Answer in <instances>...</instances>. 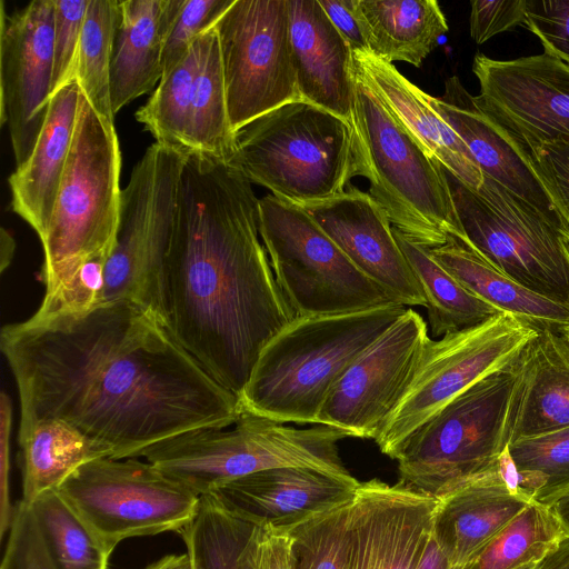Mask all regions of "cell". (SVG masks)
<instances>
[{
  "label": "cell",
  "instance_id": "obj_8",
  "mask_svg": "<svg viewBox=\"0 0 569 569\" xmlns=\"http://www.w3.org/2000/svg\"><path fill=\"white\" fill-rule=\"evenodd\" d=\"M120 169L114 123L101 118L82 93L53 211L40 239L46 293L89 258L111 252L120 214Z\"/></svg>",
  "mask_w": 569,
  "mask_h": 569
},
{
  "label": "cell",
  "instance_id": "obj_38",
  "mask_svg": "<svg viewBox=\"0 0 569 569\" xmlns=\"http://www.w3.org/2000/svg\"><path fill=\"white\" fill-rule=\"evenodd\" d=\"M352 502L317 515L289 531L293 569H348Z\"/></svg>",
  "mask_w": 569,
  "mask_h": 569
},
{
  "label": "cell",
  "instance_id": "obj_25",
  "mask_svg": "<svg viewBox=\"0 0 569 569\" xmlns=\"http://www.w3.org/2000/svg\"><path fill=\"white\" fill-rule=\"evenodd\" d=\"M184 0L119 1L110 67L113 113L162 78V52Z\"/></svg>",
  "mask_w": 569,
  "mask_h": 569
},
{
  "label": "cell",
  "instance_id": "obj_33",
  "mask_svg": "<svg viewBox=\"0 0 569 569\" xmlns=\"http://www.w3.org/2000/svg\"><path fill=\"white\" fill-rule=\"evenodd\" d=\"M119 0H90L87 9L73 80L91 107L110 123L114 113L110 93V67Z\"/></svg>",
  "mask_w": 569,
  "mask_h": 569
},
{
  "label": "cell",
  "instance_id": "obj_13",
  "mask_svg": "<svg viewBox=\"0 0 569 569\" xmlns=\"http://www.w3.org/2000/svg\"><path fill=\"white\" fill-rule=\"evenodd\" d=\"M214 28L234 133L253 119L301 100L288 0H234Z\"/></svg>",
  "mask_w": 569,
  "mask_h": 569
},
{
  "label": "cell",
  "instance_id": "obj_35",
  "mask_svg": "<svg viewBox=\"0 0 569 569\" xmlns=\"http://www.w3.org/2000/svg\"><path fill=\"white\" fill-rule=\"evenodd\" d=\"M54 569H108L110 556L57 490L29 506Z\"/></svg>",
  "mask_w": 569,
  "mask_h": 569
},
{
  "label": "cell",
  "instance_id": "obj_43",
  "mask_svg": "<svg viewBox=\"0 0 569 569\" xmlns=\"http://www.w3.org/2000/svg\"><path fill=\"white\" fill-rule=\"evenodd\" d=\"M0 569H54L29 506L14 505Z\"/></svg>",
  "mask_w": 569,
  "mask_h": 569
},
{
  "label": "cell",
  "instance_id": "obj_15",
  "mask_svg": "<svg viewBox=\"0 0 569 569\" xmlns=\"http://www.w3.org/2000/svg\"><path fill=\"white\" fill-rule=\"evenodd\" d=\"M428 339L423 318L407 308L346 369L317 425L340 429L348 437L375 439L402 398Z\"/></svg>",
  "mask_w": 569,
  "mask_h": 569
},
{
  "label": "cell",
  "instance_id": "obj_37",
  "mask_svg": "<svg viewBox=\"0 0 569 569\" xmlns=\"http://www.w3.org/2000/svg\"><path fill=\"white\" fill-rule=\"evenodd\" d=\"M562 536L549 509L532 501L470 562L459 569H515L538 562Z\"/></svg>",
  "mask_w": 569,
  "mask_h": 569
},
{
  "label": "cell",
  "instance_id": "obj_14",
  "mask_svg": "<svg viewBox=\"0 0 569 569\" xmlns=\"http://www.w3.org/2000/svg\"><path fill=\"white\" fill-rule=\"evenodd\" d=\"M188 156L153 143L121 191L114 244L106 263L103 302L127 299L147 307L168 247Z\"/></svg>",
  "mask_w": 569,
  "mask_h": 569
},
{
  "label": "cell",
  "instance_id": "obj_39",
  "mask_svg": "<svg viewBox=\"0 0 569 569\" xmlns=\"http://www.w3.org/2000/svg\"><path fill=\"white\" fill-rule=\"evenodd\" d=\"M508 450L517 469L541 483L535 501L569 487V427L511 441Z\"/></svg>",
  "mask_w": 569,
  "mask_h": 569
},
{
  "label": "cell",
  "instance_id": "obj_53",
  "mask_svg": "<svg viewBox=\"0 0 569 569\" xmlns=\"http://www.w3.org/2000/svg\"><path fill=\"white\" fill-rule=\"evenodd\" d=\"M1 247H6L8 252L4 253V250H1V270H4L6 264L10 263L14 249L13 239L9 233L6 232L4 229L1 231Z\"/></svg>",
  "mask_w": 569,
  "mask_h": 569
},
{
  "label": "cell",
  "instance_id": "obj_7",
  "mask_svg": "<svg viewBox=\"0 0 569 569\" xmlns=\"http://www.w3.org/2000/svg\"><path fill=\"white\" fill-rule=\"evenodd\" d=\"M519 377L518 361L479 380L428 419L396 458L397 483L439 499L497 469L510 442Z\"/></svg>",
  "mask_w": 569,
  "mask_h": 569
},
{
  "label": "cell",
  "instance_id": "obj_52",
  "mask_svg": "<svg viewBox=\"0 0 569 569\" xmlns=\"http://www.w3.org/2000/svg\"><path fill=\"white\" fill-rule=\"evenodd\" d=\"M144 569H191V563L188 555H167L154 562L147 566Z\"/></svg>",
  "mask_w": 569,
  "mask_h": 569
},
{
  "label": "cell",
  "instance_id": "obj_45",
  "mask_svg": "<svg viewBox=\"0 0 569 569\" xmlns=\"http://www.w3.org/2000/svg\"><path fill=\"white\" fill-rule=\"evenodd\" d=\"M521 143L528 150L542 179L561 208L569 228V142L529 141Z\"/></svg>",
  "mask_w": 569,
  "mask_h": 569
},
{
  "label": "cell",
  "instance_id": "obj_21",
  "mask_svg": "<svg viewBox=\"0 0 569 569\" xmlns=\"http://www.w3.org/2000/svg\"><path fill=\"white\" fill-rule=\"evenodd\" d=\"M359 485L310 468L284 467L237 478L210 495L247 521L290 531L353 499Z\"/></svg>",
  "mask_w": 569,
  "mask_h": 569
},
{
  "label": "cell",
  "instance_id": "obj_23",
  "mask_svg": "<svg viewBox=\"0 0 569 569\" xmlns=\"http://www.w3.org/2000/svg\"><path fill=\"white\" fill-rule=\"evenodd\" d=\"M532 501L512 492L497 467L438 499L432 536L450 566L459 569Z\"/></svg>",
  "mask_w": 569,
  "mask_h": 569
},
{
  "label": "cell",
  "instance_id": "obj_16",
  "mask_svg": "<svg viewBox=\"0 0 569 569\" xmlns=\"http://www.w3.org/2000/svg\"><path fill=\"white\" fill-rule=\"evenodd\" d=\"M53 0L8 12L0 2V126L16 168L30 157L47 118L53 78Z\"/></svg>",
  "mask_w": 569,
  "mask_h": 569
},
{
  "label": "cell",
  "instance_id": "obj_42",
  "mask_svg": "<svg viewBox=\"0 0 569 569\" xmlns=\"http://www.w3.org/2000/svg\"><path fill=\"white\" fill-rule=\"evenodd\" d=\"M90 0H53L52 94L73 81L81 32Z\"/></svg>",
  "mask_w": 569,
  "mask_h": 569
},
{
  "label": "cell",
  "instance_id": "obj_9",
  "mask_svg": "<svg viewBox=\"0 0 569 569\" xmlns=\"http://www.w3.org/2000/svg\"><path fill=\"white\" fill-rule=\"evenodd\" d=\"M443 170L465 244L528 289L569 305V241L560 229L486 174L475 190Z\"/></svg>",
  "mask_w": 569,
  "mask_h": 569
},
{
  "label": "cell",
  "instance_id": "obj_18",
  "mask_svg": "<svg viewBox=\"0 0 569 569\" xmlns=\"http://www.w3.org/2000/svg\"><path fill=\"white\" fill-rule=\"evenodd\" d=\"M438 499L379 479L360 482L351 509L348 569H417Z\"/></svg>",
  "mask_w": 569,
  "mask_h": 569
},
{
  "label": "cell",
  "instance_id": "obj_11",
  "mask_svg": "<svg viewBox=\"0 0 569 569\" xmlns=\"http://www.w3.org/2000/svg\"><path fill=\"white\" fill-rule=\"evenodd\" d=\"M57 491L109 556L129 538L179 533L200 502L199 496L138 458L89 461Z\"/></svg>",
  "mask_w": 569,
  "mask_h": 569
},
{
  "label": "cell",
  "instance_id": "obj_2",
  "mask_svg": "<svg viewBox=\"0 0 569 569\" xmlns=\"http://www.w3.org/2000/svg\"><path fill=\"white\" fill-rule=\"evenodd\" d=\"M259 236L251 182L229 162L189 154L147 308L238 398L263 347L296 317Z\"/></svg>",
  "mask_w": 569,
  "mask_h": 569
},
{
  "label": "cell",
  "instance_id": "obj_41",
  "mask_svg": "<svg viewBox=\"0 0 569 569\" xmlns=\"http://www.w3.org/2000/svg\"><path fill=\"white\" fill-rule=\"evenodd\" d=\"M234 0H184L162 52V77L187 54L192 43L213 28Z\"/></svg>",
  "mask_w": 569,
  "mask_h": 569
},
{
  "label": "cell",
  "instance_id": "obj_22",
  "mask_svg": "<svg viewBox=\"0 0 569 569\" xmlns=\"http://www.w3.org/2000/svg\"><path fill=\"white\" fill-rule=\"evenodd\" d=\"M290 38L301 100L351 122L352 50L318 0H288Z\"/></svg>",
  "mask_w": 569,
  "mask_h": 569
},
{
  "label": "cell",
  "instance_id": "obj_50",
  "mask_svg": "<svg viewBox=\"0 0 569 569\" xmlns=\"http://www.w3.org/2000/svg\"><path fill=\"white\" fill-rule=\"evenodd\" d=\"M535 569H569V536H562L536 563Z\"/></svg>",
  "mask_w": 569,
  "mask_h": 569
},
{
  "label": "cell",
  "instance_id": "obj_19",
  "mask_svg": "<svg viewBox=\"0 0 569 569\" xmlns=\"http://www.w3.org/2000/svg\"><path fill=\"white\" fill-rule=\"evenodd\" d=\"M300 207L397 303L426 307L422 288L396 240L387 212L369 192L351 186L336 197Z\"/></svg>",
  "mask_w": 569,
  "mask_h": 569
},
{
  "label": "cell",
  "instance_id": "obj_54",
  "mask_svg": "<svg viewBox=\"0 0 569 569\" xmlns=\"http://www.w3.org/2000/svg\"><path fill=\"white\" fill-rule=\"evenodd\" d=\"M561 335L567 339V341L569 342V326L566 327L562 331H561Z\"/></svg>",
  "mask_w": 569,
  "mask_h": 569
},
{
  "label": "cell",
  "instance_id": "obj_17",
  "mask_svg": "<svg viewBox=\"0 0 569 569\" xmlns=\"http://www.w3.org/2000/svg\"><path fill=\"white\" fill-rule=\"evenodd\" d=\"M478 102L521 142H569V64L546 52L511 60L473 58Z\"/></svg>",
  "mask_w": 569,
  "mask_h": 569
},
{
  "label": "cell",
  "instance_id": "obj_32",
  "mask_svg": "<svg viewBox=\"0 0 569 569\" xmlns=\"http://www.w3.org/2000/svg\"><path fill=\"white\" fill-rule=\"evenodd\" d=\"M393 233L422 288L433 337L473 327L502 313L450 274L435 260L430 248L412 241L396 228Z\"/></svg>",
  "mask_w": 569,
  "mask_h": 569
},
{
  "label": "cell",
  "instance_id": "obj_5",
  "mask_svg": "<svg viewBox=\"0 0 569 569\" xmlns=\"http://www.w3.org/2000/svg\"><path fill=\"white\" fill-rule=\"evenodd\" d=\"M347 437L330 426L298 429L241 410L231 426L178 433L149 446L138 458L201 497L237 478L284 467L357 480L339 456L338 442Z\"/></svg>",
  "mask_w": 569,
  "mask_h": 569
},
{
  "label": "cell",
  "instance_id": "obj_40",
  "mask_svg": "<svg viewBox=\"0 0 569 569\" xmlns=\"http://www.w3.org/2000/svg\"><path fill=\"white\" fill-rule=\"evenodd\" d=\"M110 253L101 252L86 260L54 291L44 293L33 315L44 317L62 312H82L102 303L104 270Z\"/></svg>",
  "mask_w": 569,
  "mask_h": 569
},
{
  "label": "cell",
  "instance_id": "obj_51",
  "mask_svg": "<svg viewBox=\"0 0 569 569\" xmlns=\"http://www.w3.org/2000/svg\"><path fill=\"white\" fill-rule=\"evenodd\" d=\"M558 521L565 536H569V487L550 496L542 502Z\"/></svg>",
  "mask_w": 569,
  "mask_h": 569
},
{
  "label": "cell",
  "instance_id": "obj_34",
  "mask_svg": "<svg viewBox=\"0 0 569 569\" xmlns=\"http://www.w3.org/2000/svg\"><path fill=\"white\" fill-rule=\"evenodd\" d=\"M256 526L223 508L211 495L201 496L197 515L179 532L191 569H243L241 551Z\"/></svg>",
  "mask_w": 569,
  "mask_h": 569
},
{
  "label": "cell",
  "instance_id": "obj_30",
  "mask_svg": "<svg viewBox=\"0 0 569 569\" xmlns=\"http://www.w3.org/2000/svg\"><path fill=\"white\" fill-rule=\"evenodd\" d=\"M18 440L21 501L27 506L43 493L58 490L82 465L111 457L104 446L59 419L20 425Z\"/></svg>",
  "mask_w": 569,
  "mask_h": 569
},
{
  "label": "cell",
  "instance_id": "obj_49",
  "mask_svg": "<svg viewBox=\"0 0 569 569\" xmlns=\"http://www.w3.org/2000/svg\"><path fill=\"white\" fill-rule=\"evenodd\" d=\"M352 52H369L353 11V0H318Z\"/></svg>",
  "mask_w": 569,
  "mask_h": 569
},
{
  "label": "cell",
  "instance_id": "obj_29",
  "mask_svg": "<svg viewBox=\"0 0 569 569\" xmlns=\"http://www.w3.org/2000/svg\"><path fill=\"white\" fill-rule=\"evenodd\" d=\"M430 253L472 293L537 331L561 332L569 326V305L543 297L506 276L457 239Z\"/></svg>",
  "mask_w": 569,
  "mask_h": 569
},
{
  "label": "cell",
  "instance_id": "obj_6",
  "mask_svg": "<svg viewBox=\"0 0 569 569\" xmlns=\"http://www.w3.org/2000/svg\"><path fill=\"white\" fill-rule=\"evenodd\" d=\"M353 62V61H352ZM369 193L393 228L428 248L466 242L443 167L353 67V114Z\"/></svg>",
  "mask_w": 569,
  "mask_h": 569
},
{
  "label": "cell",
  "instance_id": "obj_48",
  "mask_svg": "<svg viewBox=\"0 0 569 569\" xmlns=\"http://www.w3.org/2000/svg\"><path fill=\"white\" fill-rule=\"evenodd\" d=\"M12 426V406L8 395L0 396V538L10 530L14 506L9 496L10 432Z\"/></svg>",
  "mask_w": 569,
  "mask_h": 569
},
{
  "label": "cell",
  "instance_id": "obj_12",
  "mask_svg": "<svg viewBox=\"0 0 569 569\" xmlns=\"http://www.w3.org/2000/svg\"><path fill=\"white\" fill-rule=\"evenodd\" d=\"M537 330L507 313L428 339L411 380L373 439L396 459L410 436L479 380L512 367Z\"/></svg>",
  "mask_w": 569,
  "mask_h": 569
},
{
  "label": "cell",
  "instance_id": "obj_1",
  "mask_svg": "<svg viewBox=\"0 0 569 569\" xmlns=\"http://www.w3.org/2000/svg\"><path fill=\"white\" fill-rule=\"evenodd\" d=\"M1 351L20 399V425L59 419L137 458L202 427H228L240 399L213 380L147 307L111 300L7 325Z\"/></svg>",
  "mask_w": 569,
  "mask_h": 569
},
{
  "label": "cell",
  "instance_id": "obj_10",
  "mask_svg": "<svg viewBox=\"0 0 569 569\" xmlns=\"http://www.w3.org/2000/svg\"><path fill=\"white\" fill-rule=\"evenodd\" d=\"M259 233L277 283L296 317L397 303L350 261L302 207L273 194L259 199Z\"/></svg>",
  "mask_w": 569,
  "mask_h": 569
},
{
  "label": "cell",
  "instance_id": "obj_3",
  "mask_svg": "<svg viewBox=\"0 0 569 569\" xmlns=\"http://www.w3.org/2000/svg\"><path fill=\"white\" fill-rule=\"evenodd\" d=\"M406 306L295 317L261 350L240 396L242 410L279 421L317 425L335 383Z\"/></svg>",
  "mask_w": 569,
  "mask_h": 569
},
{
  "label": "cell",
  "instance_id": "obj_36",
  "mask_svg": "<svg viewBox=\"0 0 569 569\" xmlns=\"http://www.w3.org/2000/svg\"><path fill=\"white\" fill-rule=\"evenodd\" d=\"M198 61L197 39L182 60L161 78L157 89L136 112V119L152 134L156 143L186 156L191 91Z\"/></svg>",
  "mask_w": 569,
  "mask_h": 569
},
{
  "label": "cell",
  "instance_id": "obj_31",
  "mask_svg": "<svg viewBox=\"0 0 569 569\" xmlns=\"http://www.w3.org/2000/svg\"><path fill=\"white\" fill-rule=\"evenodd\" d=\"M199 61L194 74L187 132L188 156L199 153L228 162L234 142L223 68L216 28L198 38Z\"/></svg>",
  "mask_w": 569,
  "mask_h": 569
},
{
  "label": "cell",
  "instance_id": "obj_24",
  "mask_svg": "<svg viewBox=\"0 0 569 569\" xmlns=\"http://www.w3.org/2000/svg\"><path fill=\"white\" fill-rule=\"evenodd\" d=\"M81 89L73 80L54 92L28 160L8 179L11 209L41 239L48 228L74 133Z\"/></svg>",
  "mask_w": 569,
  "mask_h": 569
},
{
  "label": "cell",
  "instance_id": "obj_4",
  "mask_svg": "<svg viewBox=\"0 0 569 569\" xmlns=\"http://www.w3.org/2000/svg\"><path fill=\"white\" fill-rule=\"evenodd\" d=\"M251 183L303 206L336 197L366 162L351 122L305 100L284 103L234 133L228 161Z\"/></svg>",
  "mask_w": 569,
  "mask_h": 569
},
{
  "label": "cell",
  "instance_id": "obj_26",
  "mask_svg": "<svg viewBox=\"0 0 569 569\" xmlns=\"http://www.w3.org/2000/svg\"><path fill=\"white\" fill-rule=\"evenodd\" d=\"M355 69L379 92L425 151L446 170L477 190L482 172L469 149L433 107L429 96L392 63L370 52H352Z\"/></svg>",
  "mask_w": 569,
  "mask_h": 569
},
{
  "label": "cell",
  "instance_id": "obj_20",
  "mask_svg": "<svg viewBox=\"0 0 569 569\" xmlns=\"http://www.w3.org/2000/svg\"><path fill=\"white\" fill-rule=\"evenodd\" d=\"M433 107L469 149L476 164L490 179L547 217L569 241L561 208L519 139L470 94L457 76L445 82Z\"/></svg>",
  "mask_w": 569,
  "mask_h": 569
},
{
  "label": "cell",
  "instance_id": "obj_28",
  "mask_svg": "<svg viewBox=\"0 0 569 569\" xmlns=\"http://www.w3.org/2000/svg\"><path fill=\"white\" fill-rule=\"evenodd\" d=\"M353 11L369 52L389 63L421 67L449 30L436 0H353Z\"/></svg>",
  "mask_w": 569,
  "mask_h": 569
},
{
  "label": "cell",
  "instance_id": "obj_44",
  "mask_svg": "<svg viewBox=\"0 0 569 569\" xmlns=\"http://www.w3.org/2000/svg\"><path fill=\"white\" fill-rule=\"evenodd\" d=\"M525 27L546 53L569 64V0H527Z\"/></svg>",
  "mask_w": 569,
  "mask_h": 569
},
{
  "label": "cell",
  "instance_id": "obj_27",
  "mask_svg": "<svg viewBox=\"0 0 569 569\" xmlns=\"http://www.w3.org/2000/svg\"><path fill=\"white\" fill-rule=\"evenodd\" d=\"M510 442L569 427V342L538 331L519 360Z\"/></svg>",
  "mask_w": 569,
  "mask_h": 569
},
{
  "label": "cell",
  "instance_id": "obj_46",
  "mask_svg": "<svg viewBox=\"0 0 569 569\" xmlns=\"http://www.w3.org/2000/svg\"><path fill=\"white\" fill-rule=\"evenodd\" d=\"M470 6V36L477 44L518 26H526L527 0H473Z\"/></svg>",
  "mask_w": 569,
  "mask_h": 569
},
{
  "label": "cell",
  "instance_id": "obj_47",
  "mask_svg": "<svg viewBox=\"0 0 569 569\" xmlns=\"http://www.w3.org/2000/svg\"><path fill=\"white\" fill-rule=\"evenodd\" d=\"M243 569H293L289 531L256 526L241 551Z\"/></svg>",
  "mask_w": 569,
  "mask_h": 569
}]
</instances>
